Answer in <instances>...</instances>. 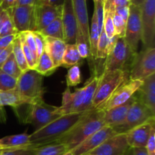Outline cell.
Returning <instances> with one entry per match:
<instances>
[{"mask_svg":"<svg viewBox=\"0 0 155 155\" xmlns=\"http://www.w3.org/2000/svg\"><path fill=\"white\" fill-rule=\"evenodd\" d=\"M64 2V0H36V5H46L54 7H61Z\"/></svg>","mask_w":155,"mask_h":155,"instance_id":"44","label":"cell"},{"mask_svg":"<svg viewBox=\"0 0 155 155\" xmlns=\"http://www.w3.org/2000/svg\"><path fill=\"white\" fill-rule=\"evenodd\" d=\"M3 12V9L2 8L1 6H0V21H1V18H2V15Z\"/></svg>","mask_w":155,"mask_h":155,"instance_id":"52","label":"cell"},{"mask_svg":"<svg viewBox=\"0 0 155 155\" xmlns=\"http://www.w3.org/2000/svg\"><path fill=\"white\" fill-rule=\"evenodd\" d=\"M141 7L142 39L144 48L155 46V0H145Z\"/></svg>","mask_w":155,"mask_h":155,"instance_id":"10","label":"cell"},{"mask_svg":"<svg viewBox=\"0 0 155 155\" xmlns=\"http://www.w3.org/2000/svg\"><path fill=\"white\" fill-rule=\"evenodd\" d=\"M28 107L24 121L31 124L35 129L34 131L42 128L61 116L58 110V107L46 104L43 99L28 104Z\"/></svg>","mask_w":155,"mask_h":155,"instance_id":"7","label":"cell"},{"mask_svg":"<svg viewBox=\"0 0 155 155\" xmlns=\"http://www.w3.org/2000/svg\"><path fill=\"white\" fill-rule=\"evenodd\" d=\"M1 151H2V150H1ZM1 151H0V152H1Z\"/></svg>","mask_w":155,"mask_h":155,"instance_id":"58","label":"cell"},{"mask_svg":"<svg viewBox=\"0 0 155 155\" xmlns=\"http://www.w3.org/2000/svg\"><path fill=\"white\" fill-rule=\"evenodd\" d=\"M10 13L18 33L34 30V5H17L6 10Z\"/></svg>","mask_w":155,"mask_h":155,"instance_id":"13","label":"cell"},{"mask_svg":"<svg viewBox=\"0 0 155 155\" xmlns=\"http://www.w3.org/2000/svg\"><path fill=\"white\" fill-rule=\"evenodd\" d=\"M16 34H18V33L14 25L10 13L8 11L3 10L0 21V36Z\"/></svg>","mask_w":155,"mask_h":155,"instance_id":"30","label":"cell"},{"mask_svg":"<svg viewBox=\"0 0 155 155\" xmlns=\"http://www.w3.org/2000/svg\"><path fill=\"white\" fill-rule=\"evenodd\" d=\"M36 0H17V5H35Z\"/></svg>","mask_w":155,"mask_h":155,"instance_id":"48","label":"cell"},{"mask_svg":"<svg viewBox=\"0 0 155 155\" xmlns=\"http://www.w3.org/2000/svg\"><path fill=\"white\" fill-rule=\"evenodd\" d=\"M1 150H3V148H2V147L1 145H0V151H1Z\"/></svg>","mask_w":155,"mask_h":155,"instance_id":"54","label":"cell"},{"mask_svg":"<svg viewBox=\"0 0 155 155\" xmlns=\"http://www.w3.org/2000/svg\"><path fill=\"white\" fill-rule=\"evenodd\" d=\"M154 117H155L154 114L136 97V99L129 109L123 124L114 128V130L117 133H126L134 127Z\"/></svg>","mask_w":155,"mask_h":155,"instance_id":"9","label":"cell"},{"mask_svg":"<svg viewBox=\"0 0 155 155\" xmlns=\"http://www.w3.org/2000/svg\"><path fill=\"white\" fill-rule=\"evenodd\" d=\"M75 45L82 58H86L89 56V45L86 42L83 36L79 33L78 30L76 36Z\"/></svg>","mask_w":155,"mask_h":155,"instance_id":"37","label":"cell"},{"mask_svg":"<svg viewBox=\"0 0 155 155\" xmlns=\"http://www.w3.org/2000/svg\"><path fill=\"white\" fill-rule=\"evenodd\" d=\"M103 116L104 110L101 109L86 112L71 130L54 143L64 144L68 151H72L89 136L104 127Z\"/></svg>","mask_w":155,"mask_h":155,"instance_id":"3","label":"cell"},{"mask_svg":"<svg viewBox=\"0 0 155 155\" xmlns=\"http://www.w3.org/2000/svg\"><path fill=\"white\" fill-rule=\"evenodd\" d=\"M68 149L64 144L51 143L36 148L35 155H64Z\"/></svg>","mask_w":155,"mask_h":155,"instance_id":"29","label":"cell"},{"mask_svg":"<svg viewBox=\"0 0 155 155\" xmlns=\"http://www.w3.org/2000/svg\"><path fill=\"white\" fill-rule=\"evenodd\" d=\"M17 6V0H2L1 8L3 10H8Z\"/></svg>","mask_w":155,"mask_h":155,"instance_id":"46","label":"cell"},{"mask_svg":"<svg viewBox=\"0 0 155 155\" xmlns=\"http://www.w3.org/2000/svg\"><path fill=\"white\" fill-rule=\"evenodd\" d=\"M113 23L114 27V36L117 37H124L127 22L116 12H114L113 17Z\"/></svg>","mask_w":155,"mask_h":155,"instance_id":"38","label":"cell"},{"mask_svg":"<svg viewBox=\"0 0 155 155\" xmlns=\"http://www.w3.org/2000/svg\"><path fill=\"white\" fill-rule=\"evenodd\" d=\"M3 149H15L30 147V135L27 133L8 136L0 139Z\"/></svg>","mask_w":155,"mask_h":155,"instance_id":"24","label":"cell"},{"mask_svg":"<svg viewBox=\"0 0 155 155\" xmlns=\"http://www.w3.org/2000/svg\"><path fill=\"white\" fill-rule=\"evenodd\" d=\"M130 148L126 133H117L104 141L89 154L92 155H124Z\"/></svg>","mask_w":155,"mask_h":155,"instance_id":"16","label":"cell"},{"mask_svg":"<svg viewBox=\"0 0 155 155\" xmlns=\"http://www.w3.org/2000/svg\"><path fill=\"white\" fill-rule=\"evenodd\" d=\"M98 39H99V31H98V23L96 18L93 14L91 22V27H89V55L96 60L97 46H98Z\"/></svg>","mask_w":155,"mask_h":155,"instance_id":"28","label":"cell"},{"mask_svg":"<svg viewBox=\"0 0 155 155\" xmlns=\"http://www.w3.org/2000/svg\"><path fill=\"white\" fill-rule=\"evenodd\" d=\"M61 21L64 41L67 44H75L78 26L73 8L72 0H64L62 5Z\"/></svg>","mask_w":155,"mask_h":155,"instance_id":"15","label":"cell"},{"mask_svg":"<svg viewBox=\"0 0 155 155\" xmlns=\"http://www.w3.org/2000/svg\"><path fill=\"white\" fill-rule=\"evenodd\" d=\"M135 95L155 114V74L143 80L142 86Z\"/></svg>","mask_w":155,"mask_h":155,"instance_id":"21","label":"cell"},{"mask_svg":"<svg viewBox=\"0 0 155 155\" xmlns=\"http://www.w3.org/2000/svg\"><path fill=\"white\" fill-rule=\"evenodd\" d=\"M142 39V23H141V7L131 5L130 14L126 24L124 39L130 49L137 53L139 42Z\"/></svg>","mask_w":155,"mask_h":155,"instance_id":"11","label":"cell"},{"mask_svg":"<svg viewBox=\"0 0 155 155\" xmlns=\"http://www.w3.org/2000/svg\"><path fill=\"white\" fill-rule=\"evenodd\" d=\"M12 54H13L15 61H16V62L18 63V66L21 68L22 72H24V71L29 69L28 66H27V61H26L25 56H24V51H23L21 40H20V37L18 34V36H16V38H15V41H14L13 42Z\"/></svg>","mask_w":155,"mask_h":155,"instance_id":"31","label":"cell"},{"mask_svg":"<svg viewBox=\"0 0 155 155\" xmlns=\"http://www.w3.org/2000/svg\"><path fill=\"white\" fill-rule=\"evenodd\" d=\"M81 72L79 65L71 67L68 69L66 77V82L68 87L76 86L81 83Z\"/></svg>","mask_w":155,"mask_h":155,"instance_id":"34","label":"cell"},{"mask_svg":"<svg viewBox=\"0 0 155 155\" xmlns=\"http://www.w3.org/2000/svg\"><path fill=\"white\" fill-rule=\"evenodd\" d=\"M33 103L35 102L22 97L15 90L6 92L0 91V108L5 106H11L14 108H18L21 106Z\"/></svg>","mask_w":155,"mask_h":155,"instance_id":"23","label":"cell"},{"mask_svg":"<svg viewBox=\"0 0 155 155\" xmlns=\"http://www.w3.org/2000/svg\"><path fill=\"white\" fill-rule=\"evenodd\" d=\"M133 52L126 42L124 37H118L113 48L109 51L105 58L104 71H130L133 57ZM130 73V72H129Z\"/></svg>","mask_w":155,"mask_h":155,"instance_id":"6","label":"cell"},{"mask_svg":"<svg viewBox=\"0 0 155 155\" xmlns=\"http://www.w3.org/2000/svg\"><path fill=\"white\" fill-rule=\"evenodd\" d=\"M93 1H96V0H93Z\"/></svg>","mask_w":155,"mask_h":155,"instance_id":"57","label":"cell"},{"mask_svg":"<svg viewBox=\"0 0 155 155\" xmlns=\"http://www.w3.org/2000/svg\"><path fill=\"white\" fill-rule=\"evenodd\" d=\"M18 35H19L21 46H22V49H23V51H24V56H25L26 61H27L28 68L29 69H35L37 61H36V59L35 58V57L33 56L31 50L30 49L29 46L27 45V42H26L25 39H24V33H18Z\"/></svg>","mask_w":155,"mask_h":155,"instance_id":"36","label":"cell"},{"mask_svg":"<svg viewBox=\"0 0 155 155\" xmlns=\"http://www.w3.org/2000/svg\"><path fill=\"white\" fill-rule=\"evenodd\" d=\"M64 155H73V154H72V153H71V151H68V152L65 153Z\"/></svg>","mask_w":155,"mask_h":155,"instance_id":"53","label":"cell"},{"mask_svg":"<svg viewBox=\"0 0 155 155\" xmlns=\"http://www.w3.org/2000/svg\"><path fill=\"white\" fill-rule=\"evenodd\" d=\"M17 80L0 69V91H14L16 89Z\"/></svg>","mask_w":155,"mask_h":155,"instance_id":"35","label":"cell"},{"mask_svg":"<svg viewBox=\"0 0 155 155\" xmlns=\"http://www.w3.org/2000/svg\"><path fill=\"white\" fill-rule=\"evenodd\" d=\"M84 114L62 115L42 128L34 131L30 134V147L37 148L56 142L74 127Z\"/></svg>","mask_w":155,"mask_h":155,"instance_id":"2","label":"cell"},{"mask_svg":"<svg viewBox=\"0 0 155 155\" xmlns=\"http://www.w3.org/2000/svg\"><path fill=\"white\" fill-rule=\"evenodd\" d=\"M12 49H13V44L11 45L10 46L7 47V48L0 49V69L4 64L5 62L6 61L8 58L12 53Z\"/></svg>","mask_w":155,"mask_h":155,"instance_id":"43","label":"cell"},{"mask_svg":"<svg viewBox=\"0 0 155 155\" xmlns=\"http://www.w3.org/2000/svg\"><path fill=\"white\" fill-rule=\"evenodd\" d=\"M142 83L143 80H131L129 78L117 89L104 105L99 109L107 110L126 103L134 96L142 86Z\"/></svg>","mask_w":155,"mask_h":155,"instance_id":"12","label":"cell"},{"mask_svg":"<svg viewBox=\"0 0 155 155\" xmlns=\"http://www.w3.org/2000/svg\"><path fill=\"white\" fill-rule=\"evenodd\" d=\"M129 78L130 73L128 71H103L99 76L92 101V110L101 108L117 89Z\"/></svg>","mask_w":155,"mask_h":155,"instance_id":"4","label":"cell"},{"mask_svg":"<svg viewBox=\"0 0 155 155\" xmlns=\"http://www.w3.org/2000/svg\"><path fill=\"white\" fill-rule=\"evenodd\" d=\"M130 79L144 80L155 74V47L143 48L133 57L130 68Z\"/></svg>","mask_w":155,"mask_h":155,"instance_id":"8","label":"cell"},{"mask_svg":"<svg viewBox=\"0 0 155 155\" xmlns=\"http://www.w3.org/2000/svg\"><path fill=\"white\" fill-rule=\"evenodd\" d=\"M133 154L134 155H148L145 148H133Z\"/></svg>","mask_w":155,"mask_h":155,"instance_id":"49","label":"cell"},{"mask_svg":"<svg viewBox=\"0 0 155 155\" xmlns=\"http://www.w3.org/2000/svg\"><path fill=\"white\" fill-rule=\"evenodd\" d=\"M57 68L54 66L47 51L44 49L43 52L38 58L35 70L42 76H49L55 71Z\"/></svg>","mask_w":155,"mask_h":155,"instance_id":"25","label":"cell"},{"mask_svg":"<svg viewBox=\"0 0 155 155\" xmlns=\"http://www.w3.org/2000/svg\"><path fill=\"white\" fill-rule=\"evenodd\" d=\"M1 70L3 72L12 76V77L15 79H18L21 76V74H22V71H21V68L18 66V63L15 61V57H14L12 53L8 58V59L5 62L4 64L2 65Z\"/></svg>","mask_w":155,"mask_h":155,"instance_id":"32","label":"cell"},{"mask_svg":"<svg viewBox=\"0 0 155 155\" xmlns=\"http://www.w3.org/2000/svg\"><path fill=\"white\" fill-rule=\"evenodd\" d=\"M17 36H18V34L0 36V49L5 48L12 45Z\"/></svg>","mask_w":155,"mask_h":155,"instance_id":"42","label":"cell"},{"mask_svg":"<svg viewBox=\"0 0 155 155\" xmlns=\"http://www.w3.org/2000/svg\"><path fill=\"white\" fill-rule=\"evenodd\" d=\"M84 155H92V154H84Z\"/></svg>","mask_w":155,"mask_h":155,"instance_id":"55","label":"cell"},{"mask_svg":"<svg viewBox=\"0 0 155 155\" xmlns=\"http://www.w3.org/2000/svg\"><path fill=\"white\" fill-rule=\"evenodd\" d=\"M82 58L80 57L75 44H67L66 49L62 58L61 67L70 68L71 67L79 65L82 61Z\"/></svg>","mask_w":155,"mask_h":155,"instance_id":"26","label":"cell"},{"mask_svg":"<svg viewBox=\"0 0 155 155\" xmlns=\"http://www.w3.org/2000/svg\"><path fill=\"white\" fill-rule=\"evenodd\" d=\"M15 91L22 97L33 102L43 99L45 92L43 87V76L35 69H27L22 72L17 80Z\"/></svg>","mask_w":155,"mask_h":155,"instance_id":"5","label":"cell"},{"mask_svg":"<svg viewBox=\"0 0 155 155\" xmlns=\"http://www.w3.org/2000/svg\"><path fill=\"white\" fill-rule=\"evenodd\" d=\"M124 155H134L133 154V150L132 148H129Z\"/></svg>","mask_w":155,"mask_h":155,"instance_id":"51","label":"cell"},{"mask_svg":"<svg viewBox=\"0 0 155 155\" xmlns=\"http://www.w3.org/2000/svg\"><path fill=\"white\" fill-rule=\"evenodd\" d=\"M115 12L118 15H120L127 22V19H128L129 14H130V6L129 7L128 6H125V7L116 8H115Z\"/></svg>","mask_w":155,"mask_h":155,"instance_id":"45","label":"cell"},{"mask_svg":"<svg viewBox=\"0 0 155 155\" xmlns=\"http://www.w3.org/2000/svg\"><path fill=\"white\" fill-rule=\"evenodd\" d=\"M67 43L64 39L45 36V50L47 51L56 68L61 67L62 58Z\"/></svg>","mask_w":155,"mask_h":155,"instance_id":"22","label":"cell"},{"mask_svg":"<svg viewBox=\"0 0 155 155\" xmlns=\"http://www.w3.org/2000/svg\"><path fill=\"white\" fill-rule=\"evenodd\" d=\"M131 1V5H134L137 6H141L143 2H145V0H130Z\"/></svg>","mask_w":155,"mask_h":155,"instance_id":"50","label":"cell"},{"mask_svg":"<svg viewBox=\"0 0 155 155\" xmlns=\"http://www.w3.org/2000/svg\"><path fill=\"white\" fill-rule=\"evenodd\" d=\"M38 32H39L44 36L63 39L64 33L63 26H62L61 21V16L57 18L51 24H48L47 27H45L42 30Z\"/></svg>","mask_w":155,"mask_h":155,"instance_id":"27","label":"cell"},{"mask_svg":"<svg viewBox=\"0 0 155 155\" xmlns=\"http://www.w3.org/2000/svg\"><path fill=\"white\" fill-rule=\"evenodd\" d=\"M108 40L107 35L104 33V29L99 34V39H98V46H97V53L96 59H105L108 54Z\"/></svg>","mask_w":155,"mask_h":155,"instance_id":"33","label":"cell"},{"mask_svg":"<svg viewBox=\"0 0 155 155\" xmlns=\"http://www.w3.org/2000/svg\"><path fill=\"white\" fill-rule=\"evenodd\" d=\"M114 5L116 8L119 7H125V6L131 5V1L130 0H113Z\"/></svg>","mask_w":155,"mask_h":155,"instance_id":"47","label":"cell"},{"mask_svg":"<svg viewBox=\"0 0 155 155\" xmlns=\"http://www.w3.org/2000/svg\"><path fill=\"white\" fill-rule=\"evenodd\" d=\"M61 7L36 5H34V30L33 31H40L51 24L54 20L61 16Z\"/></svg>","mask_w":155,"mask_h":155,"instance_id":"18","label":"cell"},{"mask_svg":"<svg viewBox=\"0 0 155 155\" xmlns=\"http://www.w3.org/2000/svg\"><path fill=\"white\" fill-rule=\"evenodd\" d=\"M115 134H117V133L112 127L104 125L98 131L89 136L87 139H85L82 143L77 145L72 151H71V153L73 155L89 154L99 145H101L108 138L111 137Z\"/></svg>","mask_w":155,"mask_h":155,"instance_id":"14","label":"cell"},{"mask_svg":"<svg viewBox=\"0 0 155 155\" xmlns=\"http://www.w3.org/2000/svg\"><path fill=\"white\" fill-rule=\"evenodd\" d=\"M155 117L148 120L126 133L128 145L132 148H145L153 130H155Z\"/></svg>","mask_w":155,"mask_h":155,"instance_id":"17","label":"cell"},{"mask_svg":"<svg viewBox=\"0 0 155 155\" xmlns=\"http://www.w3.org/2000/svg\"><path fill=\"white\" fill-rule=\"evenodd\" d=\"M145 148L148 155H155V130L150 135Z\"/></svg>","mask_w":155,"mask_h":155,"instance_id":"41","label":"cell"},{"mask_svg":"<svg viewBox=\"0 0 155 155\" xmlns=\"http://www.w3.org/2000/svg\"><path fill=\"white\" fill-rule=\"evenodd\" d=\"M36 148L27 147L15 149H3L0 152V155H35Z\"/></svg>","mask_w":155,"mask_h":155,"instance_id":"39","label":"cell"},{"mask_svg":"<svg viewBox=\"0 0 155 155\" xmlns=\"http://www.w3.org/2000/svg\"><path fill=\"white\" fill-rule=\"evenodd\" d=\"M1 4H2V0H0V6H1Z\"/></svg>","mask_w":155,"mask_h":155,"instance_id":"56","label":"cell"},{"mask_svg":"<svg viewBox=\"0 0 155 155\" xmlns=\"http://www.w3.org/2000/svg\"><path fill=\"white\" fill-rule=\"evenodd\" d=\"M34 36L35 44H36V53H37V58L42 54L45 49V36L41 34L38 31H33Z\"/></svg>","mask_w":155,"mask_h":155,"instance_id":"40","label":"cell"},{"mask_svg":"<svg viewBox=\"0 0 155 155\" xmlns=\"http://www.w3.org/2000/svg\"><path fill=\"white\" fill-rule=\"evenodd\" d=\"M72 5L78 26V32L89 45V24L86 0H72Z\"/></svg>","mask_w":155,"mask_h":155,"instance_id":"20","label":"cell"},{"mask_svg":"<svg viewBox=\"0 0 155 155\" xmlns=\"http://www.w3.org/2000/svg\"><path fill=\"white\" fill-rule=\"evenodd\" d=\"M99 76L94 74L81 88L71 92L67 88L62 94V103L58 107L61 115L68 114L86 113L92 110V101L98 85Z\"/></svg>","mask_w":155,"mask_h":155,"instance_id":"1","label":"cell"},{"mask_svg":"<svg viewBox=\"0 0 155 155\" xmlns=\"http://www.w3.org/2000/svg\"><path fill=\"white\" fill-rule=\"evenodd\" d=\"M135 99H136V96L134 95L133 98H130L124 104L117 106L109 110H104L103 120H104V125L112 127L113 129L121 125L125 120L127 112Z\"/></svg>","mask_w":155,"mask_h":155,"instance_id":"19","label":"cell"}]
</instances>
